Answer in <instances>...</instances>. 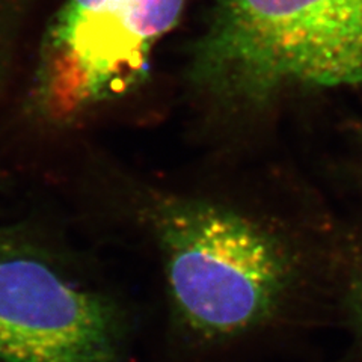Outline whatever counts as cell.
<instances>
[{
    "instance_id": "cell-1",
    "label": "cell",
    "mask_w": 362,
    "mask_h": 362,
    "mask_svg": "<svg viewBox=\"0 0 362 362\" xmlns=\"http://www.w3.org/2000/svg\"><path fill=\"white\" fill-rule=\"evenodd\" d=\"M197 71L214 93L245 101L362 83V0H210Z\"/></svg>"
},
{
    "instance_id": "cell-2",
    "label": "cell",
    "mask_w": 362,
    "mask_h": 362,
    "mask_svg": "<svg viewBox=\"0 0 362 362\" xmlns=\"http://www.w3.org/2000/svg\"><path fill=\"white\" fill-rule=\"evenodd\" d=\"M151 222L174 307L197 332H245L287 296L294 279L290 249L247 214L171 197L154 204Z\"/></svg>"
},
{
    "instance_id": "cell-3",
    "label": "cell",
    "mask_w": 362,
    "mask_h": 362,
    "mask_svg": "<svg viewBox=\"0 0 362 362\" xmlns=\"http://www.w3.org/2000/svg\"><path fill=\"white\" fill-rule=\"evenodd\" d=\"M186 0H65L44 37L38 97L66 118L139 83Z\"/></svg>"
},
{
    "instance_id": "cell-4",
    "label": "cell",
    "mask_w": 362,
    "mask_h": 362,
    "mask_svg": "<svg viewBox=\"0 0 362 362\" xmlns=\"http://www.w3.org/2000/svg\"><path fill=\"white\" fill-rule=\"evenodd\" d=\"M117 314L30 257L0 258V362H121Z\"/></svg>"
},
{
    "instance_id": "cell-5",
    "label": "cell",
    "mask_w": 362,
    "mask_h": 362,
    "mask_svg": "<svg viewBox=\"0 0 362 362\" xmlns=\"http://www.w3.org/2000/svg\"><path fill=\"white\" fill-rule=\"evenodd\" d=\"M350 307L358 326L362 331V264L356 270L352 286H350Z\"/></svg>"
},
{
    "instance_id": "cell-6",
    "label": "cell",
    "mask_w": 362,
    "mask_h": 362,
    "mask_svg": "<svg viewBox=\"0 0 362 362\" xmlns=\"http://www.w3.org/2000/svg\"><path fill=\"white\" fill-rule=\"evenodd\" d=\"M4 251V246L2 245H0V252H2Z\"/></svg>"
}]
</instances>
